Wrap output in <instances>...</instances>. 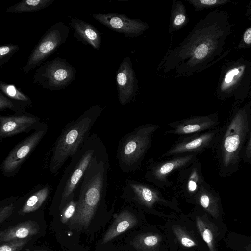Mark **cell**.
Masks as SVG:
<instances>
[{
    "instance_id": "obj_26",
    "label": "cell",
    "mask_w": 251,
    "mask_h": 251,
    "mask_svg": "<svg viewBox=\"0 0 251 251\" xmlns=\"http://www.w3.org/2000/svg\"><path fill=\"white\" fill-rule=\"evenodd\" d=\"M55 0H23L7 8V13H26L40 11L48 7Z\"/></svg>"
},
{
    "instance_id": "obj_23",
    "label": "cell",
    "mask_w": 251,
    "mask_h": 251,
    "mask_svg": "<svg viewBox=\"0 0 251 251\" xmlns=\"http://www.w3.org/2000/svg\"><path fill=\"white\" fill-rule=\"evenodd\" d=\"M48 184H38L27 194L21 210V214L33 212L39 209L48 199L51 191Z\"/></svg>"
},
{
    "instance_id": "obj_4",
    "label": "cell",
    "mask_w": 251,
    "mask_h": 251,
    "mask_svg": "<svg viewBox=\"0 0 251 251\" xmlns=\"http://www.w3.org/2000/svg\"><path fill=\"white\" fill-rule=\"evenodd\" d=\"M104 109L100 105H93L66 124L50 151L48 168L52 175L57 174L80 148Z\"/></svg>"
},
{
    "instance_id": "obj_11",
    "label": "cell",
    "mask_w": 251,
    "mask_h": 251,
    "mask_svg": "<svg viewBox=\"0 0 251 251\" xmlns=\"http://www.w3.org/2000/svg\"><path fill=\"white\" fill-rule=\"evenodd\" d=\"M48 130L47 124L41 122L31 134L16 144L1 164L2 175L7 177L17 175Z\"/></svg>"
},
{
    "instance_id": "obj_7",
    "label": "cell",
    "mask_w": 251,
    "mask_h": 251,
    "mask_svg": "<svg viewBox=\"0 0 251 251\" xmlns=\"http://www.w3.org/2000/svg\"><path fill=\"white\" fill-rule=\"evenodd\" d=\"M251 58L240 56L226 62L221 68L215 95L221 100L233 98L243 103L251 93Z\"/></svg>"
},
{
    "instance_id": "obj_20",
    "label": "cell",
    "mask_w": 251,
    "mask_h": 251,
    "mask_svg": "<svg viewBox=\"0 0 251 251\" xmlns=\"http://www.w3.org/2000/svg\"><path fill=\"white\" fill-rule=\"evenodd\" d=\"M194 201L214 218L219 217L221 209L220 195L206 182L201 187Z\"/></svg>"
},
{
    "instance_id": "obj_28",
    "label": "cell",
    "mask_w": 251,
    "mask_h": 251,
    "mask_svg": "<svg viewBox=\"0 0 251 251\" xmlns=\"http://www.w3.org/2000/svg\"><path fill=\"white\" fill-rule=\"evenodd\" d=\"M1 92L16 102L25 107L31 105L32 100L13 84L0 81Z\"/></svg>"
},
{
    "instance_id": "obj_3",
    "label": "cell",
    "mask_w": 251,
    "mask_h": 251,
    "mask_svg": "<svg viewBox=\"0 0 251 251\" xmlns=\"http://www.w3.org/2000/svg\"><path fill=\"white\" fill-rule=\"evenodd\" d=\"M109 155L104 145L93 158L80 184L75 212L69 224L86 228L90 225L108 188Z\"/></svg>"
},
{
    "instance_id": "obj_38",
    "label": "cell",
    "mask_w": 251,
    "mask_h": 251,
    "mask_svg": "<svg viewBox=\"0 0 251 251\" xmlns=\"http://www.w3.org/2000/svg\"><path fill=\"white\" fill-rule=\"evenodd\" d=\"M246 15L248 19L251 21V1H250L247 4L246 7Z\"/></svg>"
},
{
    "instance_id": "obj_34",
    "label": "cell",
    "mask_w": 251,
    "mask_h": 251,
    "mask_svg": "<svg viewBox=\"0 0 251 251\" xmlns=\"http://www.w3.org/2000/svg\"><path fill=\"white\" fill-rule=\"evenodd\" d=\"M28 241L29 238L13 240L1 243L0 251H20Z\"/></svg>"
},
{
    "instance_id": "obj_19",
    "label": "cell",
    "mask_w": 251,
    "mask_h": 251,
    "mask_svg": "<svg viewBox=\"0 0 251 251\" xmlns=\"http://www.w3.org/2000/svg\"><path fill=\"white\" fill-rule=\"evenodd\" d=\"M69 25L73 29V36L86 45L99 50L101 43V34L91 24L77 18H71Z\"/></svg>"
},
{
    "instance_id": "obj_35",
    "label": "cell",
    "mask_w": 251,
    "mask_h": 251,
    "mask_svg": "<svg viewBox=\"0 0 251 251\" xmlns=\"http://www.w3.org/2000/svg\"><path fill=\"white\" fill-rule=\"evenodd\" d=\"M242 162L244 164H249L251 163V127L244 147Z\"/></svg>"
},
{
    "instance_id": "obj_37",
    "label": "cell",
    "mask_w": 251,
    "mask_h": 251,
    "mask_svg": "<svg viewBox=\"0 0 251 251\" xmlns=\"http://www.w3.org/2000/svg\"><path fill=\"white\" fill-rule=\"evenodd\" d=\"M251 47V27L247 28L244 32L241 41L239 42L237 48L245 49Z\"/></svg>"
},
{
    "instance_id": "obj_5",
    "label": "cell",
    "mask_w": 251,
    "mask_h": 251,
    "mask_svg": "<svg viewBox=\"0 0 251 251\" xmlns=\"http://www.w3.org/2000/svg\"><path fill=\"white\" fill-rule=\"evenodd\" d=\"M104 145L96 134L90 135L71 160L64 170L55 193L54 198L61 209L69 200L75 196L84 174L93 158Z\"/></svg>"
},
{
    "instance_id": "obj_33",
    "label": "cell",
    "mask_w": 251,
    "mask_h": 251,
    "mask_svg": "<svg viewBox=\"0 0 251 251\" xmlns=\"http://www.w3.org/2000/svg\"><path fill=\"white\" fill-rule=\"evenodd\" d=\"M74 197L73 196L61 209L60 220L62 223L70 221L75 212L77 202L74 201Z\"/></svg>"
},
{
    "instance_id": "obj_25",
    "label": "cell",
    "mask_w": 251,
    "mask_h": 251,
    "mask_svg": "<svg viewBox=\"0 0 251 251\" xmlns=\"http://www.w3.org/2000/svg\"><path fill=\"white\" fill-rule=\"evenodd\" d=\"M197 228L206 243L209 251H217V231L215 226L211 222L199 216L196 217Z\"/></svg>"
},
{
    "instance_id": "obj_12",
    "label": "cell",
    "mask_w": 251,
    "mask_h": 251,
    "mask_svg": "<svg viewBox=\"0 0 251 251\" xmlns=\"http://www.w3.org/2000/svg\"><path fill=\"white\" fill-rule=\"evenodd\" d=\"M220 131V126H218L201 133L180 136L159 159L189 154L198 155L205 150L212 148Z\"/></svg>"
},
{
    "instance_id": "obj_27",
    "label": "cell",
    "mask_w": 251,
    "mask_h": 251,
    "mask_svg": "<svg viewBox=\"0 0 251 251\" xmlns=\"http://www.w3.org/2000/svg\"><path fill=\"white\" fill-rule=\"evenodd\" d=\"M161 236L157 234L145 233L136 237L132 242V245L139 251H153L159 246Z\"/></svg>"
},
{
    "instance_id": "obj_24",
    "label": "cell",
    "mask_w": 251,
    "mask_h": 251,
    "mask_svg": "<svg viewBox=\"0 0 251 251\" xmlns=\"http://www.w3.org/2000/svg\"><path fill=\"white\" fill-rule=\"evenodd\" d=\"M189 19L185 5L180 0H173L171 11L169 32L173 34L184 27Z\"/></svg>"
},
{
    "instance_id": "obj_41",
    "label": "cell",
    "mask_w": 251,
    "mask_h": 251,
    "mask_svg": "<svg viewBox=\"0 0 251 251\" xmlns=\"http://www.w3.org/2000/svg\"></svg>"
},
{
    "instance_id": "obj_14",
    "label": "cell",
    "mask_w": 251,
    "mask_h": 251,
    "mask_svg": "<svg viewBox=\"0 0 251 251\" xmlns=\"http://www.w3.org/2000/svg\"><path fill=\"white\" fill-rule=\"evenodd\" d=\"M91 16L109 29L127 38L141 36L149 27V24L139 19H131L120 13H96Z\"/></svg>"
},
{
    "instance_id": "obj_1",
    "label": "cell",
    "mask_w": 251,
    "mask_h": 251,
    "mask_svg": "<svg viewBox=\"0 0 251 251\" xmlns=\"http://www.w3.org/2000/svg\"><path fill=\"white\" fill-rule=\"evenodd\" d=\"M232 28L226 12L211 11L181 42L167 50L157 66V74L164 77H188L212 66L230 51L224 49Z\"/></svg>"
},
{
    "instance_id": "obj_10",
    "label": "cell",
    "mask_w": 251,
    "mask_h": 251,
    "mask_svg": "<svg viewBox=\"0 0 251 251\" xmlns=\"http://www.w3.org/2000/svg\"><path fill=\"white\" fill-rule=\"evenodd\" d=\"M68 26L58 22L51 25L43 35L32 50L23 71L26 74L40 65L48 57L67 40L69 33Z\"/></svg>"
},
{
    "instance_id": "obj_15",
    "label": "cell",
    "mask_w": 251,
    "mask_h": 251,
    "mask_svg": "<svg viewBox=\"0 0 251 251\" xmlns=\"http://www.w3.org/2000/svg\"><path fill=\"white\" fill-rule=\"evenodd\" d=\"M177 173V177L174 181L172 189L176 193L194 201L201 187L206 182L199 159L181 169Z\"/></svg>"
},
{
    "instance_id": "obj_36",
    "label": "cell",
    "mask_w": 251,
    "mask_h": 251,
    "mask_svg": "<svg viewBox=\"0 0 251 251\" xmlns=\"http://www.w3.org/2000/svg\"><path fill=\"white\" fill-rule=\"evenodd\" d=\"M15 204L11 202L0 208V223L1 224L13 212Z\"/></svg>"
},
{
    "instance_id": "obj_21",
    "label": "cell",
    "mask_w": 251,
    "mask_h": 251,
    "mask_svg": "<svg viewBox=\"0 0 251 251\" xmlns=\"http://www.w3.org/2000/svg\"><path fill=\"white\" fill-rule=\"evenodd\" d=\"M137 219L130 211L124 210L119 213L105 234L102 243L105 244L133 228L137 224Z\"/></svg>"
},
{
    "instance_id": "obj_29",
    "label": "cell",
    "mask_w": 251,
    "mask_h": 251,
    "mask_svg": "<svg viewBox=\"0 0 251 251\" xmlns=\"http://www.w3.org/2000/svg\"><path fill=\"white\" fill-rule=\"evenodd\" d=\"M190 4L196 11L217 8L226 4L232 0H185Z\"/></svg>"
},
{
    "instance_id": "obj_31",
    "label": "cell",
    "mask_w": 251,
    "mask_h": 251,
    "mask_svg": "<svg viewBox=\"0 0 251 251\" xmlns=\"http://www.w3.org/2000/svg\"><path fill=\"white\" fill-rule=\"evenodd\" d=\"M172 231L183 246L190 248L197 246L196 242L179 226H173Z\"/></svg>"
},
{
    "instance_id": "obj_40",
    "label": "cell",
    "mask_w": 251,
    "mask_h": 251,
    "mask_svg": "<svg viewBox=\"0 0 251 251\" xmlns=\"http://www.w3.org/2000/svg\"><path fill=\"white\" fill-rule=\"evenodd\" d=\"M34 251H49L46 250H36Z\"/></svg>"
},
{
    "instance_id": "obj_17",
    "label": "cell",
    "mask_w": 251,
    "mask_h": 251,
    "mask_svg": "<svg viewBox=\"0 0 251 251\" xmlns=\"http://www.w3.org/2000/svg\"><path fill=\"white\" fill-rule=\"evenodd\" d=\"M116 80L120 103L125 106L133 101L139 91L138 80L129 57L124 58L121 62Z\"/></svg>"
},
{
    "instance_id": "obj_22",
    "label": "cell",
    "mask_w": 251,
    "mask_h": 251,
    "mask_svg": "<svg viewBox=\"0 0 251 251\" xmlns=\"http://www.w3.org/2000/svg\"><path fill=\"white\" fill-rule=\"evenodd\" d=\"M39 230L38 224L33 221H26L10 227L0 232V243L13 240L28 239L36 235Z\"/></svg>"
},
{
    "instance_id": "obj_32",
    "label": "cell",
    "mask_w": 251,
    "mask_h": 251,
    "mask_svg": "<svg viewBox=\"0 0 251 251\" xmlns=\"http://www.w3.org/2000/svg\"><path fill=\"white\" fill-rule=\"evenodd\" d=\"M19 46L14 44H8L0 47V67L6 63L19 50Z\"/></svg>"
},
{
    "instance_id": "obj_30",
    "label": "cell",
    "mask_w": 251,
    "mask_h": 251,
    "mask_svg": "<svg viewBox=\"0 0 251 251\" xmlns=\"http://www.w3.org/2000/svg\"><path fill=\"white\" fill-rule=\"evenodd\" d=\"M8 109L12 110L15 114L25 113V107L6 97L2 92H0V111Z\"/></svg>"
},
{
    "instance_id": "obj_9",
    "label": "cell",
    "mask_w": 251,
    "mask_h": 251,
    "mask_svg": "<svg viewBox=\"0 0 251 251\" xmlns=\"http://www.w3.org/2000/svg\"><path fill=\"white\" fill-rule=\"evenodd\" d=\"M159 161L150 158L147 162L144 174V180L164 189L171 188L174 181L169 176L198 159V155L184 154L172 156Z\"/></svg>"
},
{
    "instance_id": "obj_39",
    "label": "cell",
    "mask_w": 251,
    "mask_h": 251,
    "mask_svg": "<svg viewBox=\"0 0 251 251\" xmlns=\"http://www.w3.org/2000/svg\"><path fill=\"white\" fill-rule=\"evenodd\" d=\"M245 249L247 251H251V242L248 243L245 247Z\"/></svg>"
},
{
    "instance_id": "obj_16",
    "label": "cell",
    "mask_w": 251,
    "mask_h": 251,
    "mask_svg": "<svg viewBox=\"0 0 251 251\" xmlns=\"http://www.w3.org/2000/svg\"><path fill=\"white\" fill-rule=\"evenodd\" d=\"M219 124L217 112L204 116H192L168 123V129L164 135L174 134L180 136L201 133L215 128L219 126Z\"/></svg>"
},
{
    "instance_id": "obj_6",
    "label": "cell",
    "mask_w": 251,
    "mask_h": 251,
    "mask_svg": "<svg viewBox=\"0 0 251 251\" xmlns=\"http://www.w3.org/2000/svg\"><path fill=\"white\" fill-rule=\"evenodd\" d=\"M160 128L155 124L148 123L133 129L123 136L117 149L119 167L124 173L138 171L151 148L154 133Z\"/></svg>"
},
{
    "instance_id": "obj_8",
    "label": "cell",
    "mask_w": 251,
    "mask_h": 251,
    "mask_svg": "<svg viewBox=\"0 0 251 251\" xmlns=\"http://www.w3.org/2000/svg\"><path fill=\"white\" fill-rule=\"evenodd\" d=\"M76 70L66 59L56 57L42 64L36 70L33 83L44 89L58 91L75 79Z\"/></svg>"
},
{
    "instance_id": "obj_2",
    "label": "cell",
    "mask_w": 251,
    "mask_h": 251,
    "mask_svg": "<svg viewBox=\"0 0 251 251\" xmlns=\"http://www.w3.org/2000/svg\"><path fill=\"white\" fill-rule=\"evenodd\" d=\"M251 127V102H236L211 149L220 177L230 176L239 169Z\"/></svg>"
},
{
    "instance_id": "obj_13",
    "label": "cell",
    "mask_w": 251,
    "mask_h": 251,
    "mask_svg": "<svg viewBox=\"0 0 251 251\" xmlns=\"http://www.w3.org/2000/svg\"><path fill=\"white\" fill-rule=\"evenodd\" d=\"M122 188L125 196L148 208L159 204L169 205L173 201L165 197L163 189L147 181L126 179Z\"/></svg>"
},
{
    "instance_id": "obj_18",
    "label": "cell",
    "mask_w": 251,
    "mask_h": 251,
    "mask_svg": "<svg viewBox=\"0 0 251 251\" xmlns=\"http://www.w3.org/2000/svg\"><path fill=\"white\" fill-rule=\"evenodd\" d=\"M40 119L26 112L0 116V142L6 138L34 131L41 123Z\"/></svg>"
}]
</instances>
